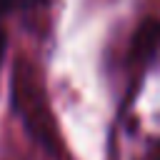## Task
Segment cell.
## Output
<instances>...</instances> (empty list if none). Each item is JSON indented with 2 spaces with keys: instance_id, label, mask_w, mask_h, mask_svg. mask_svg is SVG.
Returning a JSON list of instances; mask_svg holds the SVG:
<instances>
[{
  "instance_id": "1",
  "label": "cell",
  "mask_w": 160,
  "mask_h": 160,
  "mask_svg": "<svg viewBox=\"0 0 160 160\" xmlns=\"http://www.w3.org/2000/svg\"><path fill=\"white\" fill-rule=\"evenodd\" d=\"M160 50V22L158 20H145L135 38H132V58L135 60H148Z\"/></svg>"
},
{
  "instance_id": "2",
  "label": "cell",
  "mask_w": 160,
  "mask_h": 160,
  "mask_svg": "<svg viewBox=\"0 0 160 160\" xmlns=\"http://www.w3.org/2000/svg\"><path fill=\"white\" fill-rule=\"evenodd\" d=\"M30 0H0V65H2V55H5V18L20 8V5H28Z\"/></svg>"
}]
</instances>
